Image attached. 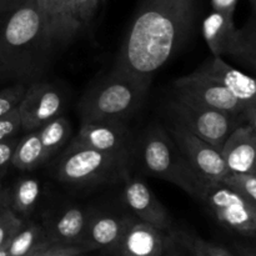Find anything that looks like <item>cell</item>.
<instances>
[{
	"mask_svg": "<svg viewBox=\"0 0 256 256\" xmlns=\"http://www.w3.org/2000/svg\"><path fill=\"white\" fill-rule=\"evenodd\" d=\"M200 202L228 229L246 236L256 232V204L242 198L222 182H209Z\"/></svg>",
	"mask_w": 256,
	"mask_h": 256,
	"instance_id": "7",
	"label": "cell"
},
{
	"mask_svg": "<svg viewBox=\"0 0 256 256\" xmlns=\"http://www.w3.org/2000/svg\"><path fill=\"white\" fill-rule=\"evenodd\" d=\"M45 162L38 130L29 132L19 140L12 155V166L20 172H32Z\"/></svg>",
	"mask_w": 256,
	"mask_h": 256,
	"instance_id": "21",
	"label": "cell"
},
{
	"mask_svg": "<svg viewBox=\"0 0 256 256\" xmlns=\"http://www.w3.org/2000/svg\"><path fill=\"white\" fill-rule=\"evenodd\" d=\"M40 198V182L35 178H22L10 190V209L15 214H32Z\"/></svg>",
	"mask_w": 256,
	"mask_h": 256,
	"instance_id": "23",
	"label": "cell"
},
{
	"mask_svg": "<svg viewBox=\"0 0 256 256\" xmlns=\"http://www.w3.org/2000/svg\"><path fill=\"white\" fill-rule=\"evenodd\" d=\"M32 256H42V255H40L39 252H38V254H35V255H32Z\"/></svg>",
	"mask_w": 256,
	"mask_h": 256,
	"instance_id": "38",
	"label": "cell"
},
{
	"mask_svg": "<svg viewBox=\"0 0 256 256\" xmlns=\"http://www.w3.org/2000/svg\"><path fill=\"white\" fill-rule=\"evenodd\" d=\"M38 132H39L44 160L46 162L69 139L72 128L69 120L62 116H56L39 128Z\"/></svg>",
	"mask_w": 256,
	"mask_h": 256,
	"instance_id": "22",
	"label": "cell"
},
{
	"mask_svg": "<svg viewBox=\"0 0 256 256\" xmlns=\"http://www.w3.org/2000/svg\"><path fill=\"white\" fill-rule=\"evenodd\" d=\"M10 209V190L0 188V220Z\"/></svg>",
	"mask_w": 256,
	"mask_h": 256,
	"instance_id": "35",
	"label": "cell"
},
{
	"mask_svg": "<svg viewBox=\"0 0 256 256\" xmlns=\"http://www.w3.org/2000/svg\"><path fill=\"white\" fill-rule=\"evenodd\" d=\"M149 86L125 75L112 74L90 88L79 104L82 122H110L132 116L142 106Z\"/></svg>",
	"mask_w": 256,
	"mask_h": 256,
	"instance_id": "4",
	"label": "cell"
},
{
	"mask_svg": "<svg viewBox=\"0 0 256 256\" xmlns=\"http://www.w3.org/2000/svg\"><path fill=\"white\" fill-rule=\"evenodd\" d=\"M90 218H92V212L79 206H72L65 210L52 222L49 232L46 234L48 240L50 244L82 245L84 246L85 232H86Z\"/></svg>",
	"mask_w": 256,
	"mask_h": 256,
	"instance_id": "17",
	"label": "cell"
},
{
	"mask_svg": "<svg viewBox=\"0 0 256 256\" xmlns=\"http://www.w3.org/2000/svg\"><path fill=\"white\" fill-rule=\"evenodd\" d=\"M192 242L198 256H232L224 248L205 242L198 236H192Z\"/></svg>",
	"mask_w": 256,
	"mask_h": 256,
	"instance_id": "33",
	"label": "cell"
},
{
	"mask_svg": "<svg viewBox=\"0 0 256 256\" xmlns=\"http://www.w3.org/2000/svg\"><path fill=\"white\" fill-rule=\"evenodd\" d=\"M174 90L204 106L228 112L242 118L248 124L256 125V108H249L224 88L195 72L175 80Z\"/></svg>",
	"mask_w": 256,
	"mask_h": 256,
	"instance_id": "8",
	"label": "cell"
},
{
	"mask_svg": "<svg viewBox=\"0 0 256 256\" xmlns=\"http://www.w3.org/2000/svg\"><path fill=\"white\" fill-rule=\"evenodd\" d=\"M2 182H0V188H2Z\"/></svg>",
	"mask_w": 256,
	"mask_h": 256,
	"instance_id": "39",
	"label": "cell"
},
{
	"mask_svg": "<svg viewBox=\"0 0 256 256\" xmlns=\"http://www.w3.org/2000/svg\"><path fill=\"white\" fill-rule=\"evenodd\" d=\"M129 220L106 214H92L85 232L84 246L88 249L116 250Z\"/></svg>",
	"mask_w": 256,
	"mask_h": 256,
	"instance_id": "19",
	"label": "cell"
},
{
	"mask_svg": "<svg viewBox=\"0 0 256 256\" xmlns=\"http://www.w3.org/2000/svg\"><path fill=\"white\" fill-rule=\"evenodd\" d=\"M0 256H9L8 255V252H6V248L2 250H0Z\"/></svg>",
	"mask_w": 256,
	"mask_h": 256,
	"instance_id": "37",
	"label": "cell"
},
{
	"mask_svg": "<svg viewBox=\"0 0 256 256\" xmlns=\"http://www.w3.org/2000/svg\"><path fill=\"white\" fill-rule=\"evenodd\" d=\"M199 10L200 0H139L114 72L149 86L186 42Z\"/></svg>",
	"mask_w": 256,
	"mask_h": 256,
	"instance_id": "1",
	"label": "cell"
},
{
	"mask_svg": "<svg viewBox=\"0 0 256 256\" xmlns=\"http://www.w3.org/2000/svg\"><path fill=\"white\" fill-rule=\"evenodd\" d=\"M220 154L229 172H256V125L235 128L222 144Z\"/></svg>",
	"mask_w": 256,
	"mask_h": 256,
	"instance_id": "15",
	"label": "cell"
},
{
	"mask_svg": "<svg viewBox=\"0 0 256 256\" xmlns=\"http://www.w3.org/2000/svg\"><path fill=\"white\" fill-rule=\"evenodd\" d=\"M25 90H26L25 85L19 82L16 85H12V86L5 88L0 92V118L6 115L8 112H10L18 106Z\"/></svg>",
	"mask_w": 256,
	"mask_h": 256,
	"instance_id": "28",
	"label": "cell"
},
{
	"mask_svg": "<svg viewBox=\"0 0 256 256\" xmlns=\"http://www.w3.org/2000/svg\"><path fill=\"white\" fill-rule=\"evenodd\" d=\"M185 160L192 170L206 182H220L229 172L222 160L220 150L200 139L182 125L172 122L166 126Z\"/></svg>",
	"mask_w": 256,
	"mask_h": 256,
	"instance_id": "9",
	"label": "cell"
},
{
	"mask_svg": "<svg viewBox=\"0 0 256 256\" xmlns=\"http://www.w3.org/2000/svg\"><path fill=\"white\" fill-rule=\"evenodd\" d=\"M165 232L144 222H128L119 245V256H162Z\"/></svg>",
	"mask_w": 256,
	"mask_h": 256,
	"instance_id": "16",
	"label": "cell"
},
{
	"mask_svg": "<svg viewBox=\"0 0 256 256\" xmlns=\"http://www.w3.org/2000/svg\"><path fill=\"white\" fill-rule=\"evenodd\" d=\"M64 95L50 82H34L26 88L16 109L20 118V129L32 132L45 122L60 116L64 110Z\"/></svg>",
	"mask_w": 256,
	"mask_h": 256,
	"instance_id": "10",
	"label": "cell"
},
{
	"mask_svg": "<svg viewBox=\"0 0 256 256\" xmlns=\"http://www.w3.org/2000/svg\"><path fill=\"white\" fill-rule=\"evenodd\" d=\"M49 245L50 242L42 226L30 222L28 225L22 224L8 244L6 252L9 256H32L42 252Z\"/></svg>",
	"mask_w": 256,
	"mask_h": 256,
	"instance_id": "20",
	"label": "cell"
},
{
	"mask_svg": "<svg viewBox=\"0 0 256 256\" xmlns=\"http://www.w3.org/2000/svg\"><path fill=\"white\" fill-rule=\"evenodd\" d=\"M139 156L145 172L165 180L196 200H202L208 184L190 168L166 128L154 124L139 140Z\"/></svg>",
	"mask_w": 256,
	"mask_h": 256,
	"instance_id": "3",
	"label": "cell"
},
{
	"mask_svg": "<svg viewBox=\"0 0 256 256\" xmlns=\"http://www.w3.org/2000/svg\"><path fill=\"white\" fill-rule=\"evenodd\" d=\"M122 199L139 220L156 228L162 232L172 230V218L149 185L136 176L125 178Z\"/></svg>",
	"mask_w": 256,
	"mask_h": 256,
	"instance_id": "11",
	"label": "cell"
},
{
	"mask_svg": "<svg viewBox=\"0 0 256 256\" xmlns=\"http://www.w3.org/2000/svg\"><path fill=\"white\" fill-rule=\"evenodd\" d=\"M162 256H198L192 246V235L178 230L165 232Z\"/></svg>",
	"mask_w": 256,
	"mask_h": 256,
	"instance_id": "26",
	"label": "cell"
},
{
	"mask_svg": "<svg viewBox=\"0 0 256 256\" xmlns=\"http://www.w3.org/2000/svg\"><path fill=\"white\" fill-rule=\"evenodd\" d=\"M18 142H19L18 136L0 142V182H2V178L8 172L9 168L12 166V155H14Z\"/></svg>",
	"mask_w": 256,
	"mask_h": 256,
	"instance_id": "30",
	"label": "cell"
},
{
	"mask_svg": "<svg viewBox=\"0 0 256 256\" xmlns=\"http://www.w3.org/2000/svg\"><path fill=\"white\" fill-rule=\"evenodd\" d=\"M130 158L99 152L72 140L58 162L55 176L72 185L118 182L128 176Z\"/></svg>",
	"mask_w": 256,
	"mask_h": 256,
	"instance_id": "5",
	"label": "cell"
},
{
	"mask_svg": "<svg viewBox=\"0 0 256 256\" xmlns=\"http://www.w3.org/2000/svg\"><path fill=\"white\" fill-rule=\"evenodd\" d=\"M20 118L18 109H12L6 115L0 118V142L9 138L18 136L20 132Z\"/></svg>",
	"mask_w": 256,
	"mask_h": 256,
	"instance_id": "29",
	"label": "cell"
},
{
	"mask_svg": "<svg viewBox=\"0 0 256 256\" xmlns=\"http://www.w3.org/2000/svg\"><path fill=\"white\" fill-rule=\"evenodd\" d=\"M24 222L15 214L12 210H9L0 220V250L5 249L10 240L19 232Z\"/></svg>",
	"mask_w": 256,
	"mask_h": 256,
	"instance_id": "27",
	"label": "cell"
},
{
	"mask_svg": "<svg viewBox=\"0 0 256 256\" xmlns=\"http://www.w3.org/2000/svg\"><path fill=\"white\" fill-rule=\"evenodd\" d=\"M168 112L172 122L182 125L218 150L222 149L235 128L248 124L242 118L204 106L179 92H174V96L169 100Z\"/></svg>",
	"mask_w": 256,
	"mask_h": 256,
	"instance_id": "6",
	"label": "cell"
},
{
	"mask_svg": "<svg viewBox=\"0 0 256 256\" xmlns=\"http://www.w3.org/2000/svg\"><path fill=\"white\" fill-rule=\"evenodd\" d=\"M249 69L254 70L256 66V25H255V5H252V12L249 22L238 29L236 40L230 54Z\"/></svg>",
	"mask_w": 256,
	"mask_h": 256,
	"instance_id": "24",
	"label": "cell"
},
{
	"mask_svg": "<svg viewBox=\"0 0 256 256\" xmlns=\"http://www.w3.org/2000/svg\"><path fill=\"white\" fill-rule=\"evenodd\" d=\"M220 182L232 192L256 204V172H228Z\"/></svg>",
	"mask_w": 256,
	"mask_h": 256,
	"instance_id": "25",
	"label": "cell"
},
{
	"mask_svg": "<svg viewBox=\"0 0 256 256\" xmlns=\"http://www.w3.org/2000/svg\"><path fill=\"white\" fill-rule=\"evenodd\" d=\"M238 2L239 0H212V8L214 12H224V14L234 16Z\"/></svg>",
	"mask_w": 256,
	"mask_h": 256,
	"instance_id": "34",
	"label": "cell"
},
{
	"mask_svg": "<svg viewBox=\"0 0 256 256\" xmlns=\"http://www.w3.org/2000/svg\"><path fill=\"white\" fill-rule=\"evenodd\" d=\"M36 0H26L0 29V79H32L45 69L55 50Z\"/></svg>",
	"mask_w": 256,
	"mask_h": 256,
	"instance_id": "2",
	"label": "cell"
},
{
	"mask_svg": "<svg viewBox=\"0 0 256 256\" xmlns=\"http://www.w3.org/2000/svg\"><path fill=\"white\" fill-rule=\"evenodd\" d=\"M86 250L88 248L82 246V245L50 244L39 254L42 256H79Z\"/></svg>",
	"mask_w": 256,
	"mask_h": 256,
	"instance_id": "32",
	"label": "cell"
},
{
	"mask_svg": "<svg viewBox=\"0 0 256 256\" xmlns=\"http://www.w3.org/2000/svg\"><path fill=\"white\" fill-rule=\"evenodd\" d=\"M36 2L55 48L72 42L84 29L78 18L75 0H36Z\"/></svg>",
	"mask_w": 256,
	"mask_h": 256,
	"instance_id": "13",
	"label": "cell"
},
{
	"mask_svg": "<svg viewBox=\"0 0 256 256\" xmlns=\"http://www.w3.org/2000/svg\"><path fill=\"white\" fill-rule=\"evenodd\" d=\"M26 0H0V12H10L24 4Z\"/></svg>",
	"mask_w": 256,
	"mask_h": 256,
	"instance_id": "36",
	"label": "cell"
},
{
	"mask_svg": "<svg viewBox=\"0 0 256 256\" xmlns=\"http://www.w3.org/2000/svg\"><path fill=\"white\" fill-rule=\"evenodd\" d=\"M195 72L224 88L249 108H256L255 80L236 68L226 64L222 56L212 55L210 59L205 60Z\"/></svg>",
	"mask_w": 256,
	"mask_h": 256,
	"instance_id": "14",
	"label": "cell"
},
{
	"mask_svg": "<svg viewBox=\"0 0 256 256\" xmlns=\"http://www.w3.org/2000/svg\"><path fill=\"white\" fill-rule=\"evenodd\" d=\"M74 142L102 152L132 156V136L122 120L82 122Z\"/></svg>",
	"mask_w": 256,
	"mask_h": 256,
	"instance_id": "12",
	"label": "cell"
},
{
	"mask_svg": "<svg viewBox=\"0 0 256 256\" xmlns=\"http://www.w3.org/2000/svg\"><path fill=\"white\" fill-rule=\"evenodd\" d=\"M102 2V0H75L78 18L82 28H86L90 24Z\"/></svg>",
	"mask_w": 256,
	"mask_h": 256,
	"instance_id": "31",
	"label": "cell"
},
{
	"mask_svg": "<svg viewBox=\"0 0 256 256\" xmlns=\"http://www.w3.org/2000/svg\"><path fill=\"white\" fill-rule=\"evenodd\" d=\"M202 35L214 56H230L238 35L234 16L212 10L202 22Z\"/></svg>",
	"mask_w": 256,
	"mask_h": 256,
	"instance_id": "18",
	"label": "cell"
}]
</instances>
